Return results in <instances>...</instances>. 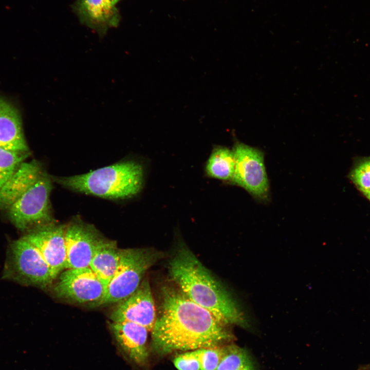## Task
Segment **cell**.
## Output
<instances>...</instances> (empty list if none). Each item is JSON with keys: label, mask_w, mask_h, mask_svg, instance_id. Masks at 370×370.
<instances>
[{"label": "cell", "mask_w": 370, "mask_h": 370, "mask_svg": "<svg viewBox=\"0 0 370 370\" xmlns=\"http://www.w3.org/2000/svg\"><path fill=\"white\" fill-rule=\"evenodd\" d=\"M152 329V347L160 355L219 346L233 338L226 325L180 290L165 287Z\"/></svg>", "instance_id": "6da1fadb"}, {"label": "cell", "mask_w": 370, "mask_h": 370, "mask_svg": "<svg viewBox=\"0 0 370 370\" xmlns=\"http://www.w3.org/2000/svg\"><path fill=\"white\" fill-rule=\"evenodd\" d=\"M65 231V225L53 222L32 229L24 236L39 249L54 279L66 269Z\"/></svg>", "instance_id": "30bf717a"}, {"label": "cell", "mask_w": 370, "mask_h": 370, "mask_svg": "<svg viewBox=\"0 0 370 370\" xmlns=\"http://www.w3.org/2000/svg\"><path fill=\"white\" fill-rule=\"evenodd\" d=\"M366 198L370 201V190L362 192Z\"/></svg>", "instance_id": "603a6c76"}, {"label": "cell", "mask_w": 370, "mask_h": 370, "mask_svg": "<svg viewBox=\"0 0 370 370\" xmlns=\"http://www.w3.org/2000/svg\"><path fill=\"white\" fill-rule=\"evenodd\" d=\"M0 148L16 152H29L16 108L0 98Z\"/></svg>", "instance_id": "9a60e30c"}, {"label": "cell", "mask_w": 370, "mask_h": 370, "mask_svg": "<svg viewBox=\"0 0 370 370\" xmlns=\"http://www.w3.org/2000/svg\"><path fill=\"white\" fill-rule=\"evenodd\" d=\"M59 275L53 287L58 298L97 305L105 294L106 286L89 267L66 269Z\"/></svg>", "instance_id": "52a82bcc"}, {"label": "cell", "mask_w": 370, "mask_h": 370, "mask_svg": "<svg viewBox=\"0 0 370 370\" xmlns=\"http://www.w3.org/2000/svg\"><path fill=\"white\" fill-rule=\"evenodd\" d=\"M169 272L182 292L223 324L247 326L229 292L188 247L178 248L169 262Z\"/></svg>", "instance_id": "7a4b0ae2"}, {"label": "cell", "mask_w": 370, "mask_h": 370, "mask_svg": "<svg viewBox=\"0 0 370 370\" xmlns=\"http://www.w3.org/2000/svg\"><path fill=\"white\" fill-rule=\"evenodd\" d=\"M121 249L116 242L103 237L98 244L89 267L106 286L119 264Z\"/></svg>", "instance_id": "2e32d148"}, {"label": "cell", "mask_w": 370, "mask_h": 370, "mask_svg": "<svg viewBox=\"0 0 370 370\" xmlns=\"http://www.w3.org/2000/svg\"><path fill=\"white\" fill-rule=\"evenodd\" d=\"M111 330L120 347L127 357L139 365L147 361V340L149 330L131 322H112Z\"/></svg>", "instance_id": "4fadbf2b"}, {"label": "cell", "mask_w": 370, "mask_h": 370, "mask_svg": "<svg viewBox=\"0 0 370 370\" xmlns=\"http://www.w3.org/2000/svg\"><path fill=\"white\" fill-rule=\"evenodd\" d=\"M4 275L20 284L42 288L51 285L55 280L39 249L24 236L11 244Z\"/></svg>", "instance_id": "5b68a950"}, {"label": "cell", "mask_w": 370, "mask_h": 370, "mask_svg": "<svg viewBox=\"0 0 370 370\" xmlns=\"http://www.w3.org/2000/svg\"><path fill=\"white\" fill-rule=\"evenodd\" d=\"M109 2H110L113 4L116 5L118 2H119L120 0H108Z\"/></svg>", "instance_id": "cb8c5ba5"}, {"label": "cell", "mask_w": 370, "mask_h": 370, "mask_svg": "<svg viewBox=\"0 0 370 370\" xmlns=\"http://www.w3.org/2000/svg\"><path fill=\"white\" fill-rule=\"evenodd\" d=\"M103 237L94 226L78 217L66 225V269L89 267L96 248Z\"/></svg>", "instance_id": "9c48e42d"}, {"label": "cell", "mask_w": 370, "mask_h": 370, "mask_svg": "<svg viewBox=\"0 0 370 370\" xmlns=\"http://www.w3.org/2000/svg\"><path fill=\"white\" fill-rule=\"evenodd\" d=\"M232 151L235 168L232 181L255 197H266L269 186L262 152L239 142Z\"/></svg>", "instance_id": "ba28073f"}, {"label": "cell", "mask_w": 370, "mask_h": 370, "mask_svg": "<svg viewBox=\"0 0 370 370\" xmlns=\"http://www.w3.org/2000/svg\"><path fill=\"white\" fill-rule=\"evenodd\" d=\"M216 370H259L250 351L235 344L224 346V354Z\"/></svg>", "instance_id": "ac0fdd59"}, {"label": "cell", "mask_w": 370, "mask_h": 370, "mask_svg": "<svg viewBox=\"0 0 370 370\" xmlns=\"http://www.w3.org/2000/svg\"><path fill=\"white\" fill-rule=\"evenodd\" d=\"M43 172L36 160L23 161L0 189V208L8 209Z\"/></svg>", "instance_id": "5bb4252c"}, {"label": "cell", "mask_w": 370, "mask_h": 370, "mask_svg": "<svg viewBox=\"0 0 370 370\" xmlns=\"http://www.w3.org/2000/svg\"><path fill=\"white\" fill-rule=\"evenodd\" d=\"M29 154L0 148V189Z\"/></svg>", "instance_id": "d6986e66"}, {"label": "cell", "mask_w": 370, "mask_h": 370, "mask_svg": "<svg viewBox=\"0 0 370 370\" xmlns=\"http://www.w3.org/2000/svg\"><path fill=\"white\" fill-rule=\"evenodd\" d=\"M51 176L43 172L37 180L8 209L13 224L22 231L54 222L50 202Z\"/></svg>", "instance_id": "8992f818"}, {"label": "cell", "mask_w": 370, "mask_h": 370, "mask_svg": "<svg viewBox=\"0 0 370 370\" xmlns=\"http://www.w3.org/2000/svg\"><path fill=\"white\" fill-rule=\"evenodd\" d=\"M72 9L80 22L94 30L100 37L119 25L120 15L108 0H76Z\"/></svg>", "instance_id": "7c38bea8"}, {"label": "cell", "mask_w": 370, "mask_h": 370, "mask_svg": "<svg viewBox=\"0 0 370 370\" xmlns=\"http://www.w3.org/2000/svg\"><path fill=\"white\" fill-rule=\"evenodd\" d=\"M349 178L362 192L370 190V156L361 158L356 162Z\"/></svg>", "instance_id": "ffe728a7"}, {"label": "cell", "mask_w": 370, "mask_h": 370, "mask_svg": "<svg viewBox=\"0 0 370 370\" xmlns=\"http://www.w3.org/2000/svg\"><path fill=\"white\" fill-rule=\"evenodd\" d=\"M201 370H216L224 354V346L198 349Z\"/></svg>", "instance_id": "44dd1931"}, {"label": "cell", "mask_w": 370, "mask_h": 370, "mask_svg": "<svg viewBox=\"0 0 370 370\" xmlns=\"http://www.w3.org/2000/svg\"><path fill=\"white\" fill-rule=\"evenodd\" d=\"M51 176L53 182L71 190L110 199L136 195L144 181L142 166L125 160L90 172L68 177Z\"/></svg>", "instance_id": "3957f363"}, {"label": "cell", "mask_w": 370, "mask_h": 370, "mask_svg": "<svg viewBox=\"0 0 370 370\" xmlns=\"http://www.w3.org/2000/svg\"><path fill=\"white\" fill-rule=\"evenodd\" d=\"M235 158L233 151L221 146L212 150L206 164L207 174L222 180H232L234 173Z\"/></svg>", "instance_id": "e0dca14e"}, {"label": "cell", "mask_w": 370, "mask_h": 370, "mask_svg": "<svg viewBox=\"0 0 370 370\" xmlns=\"http://www.w3.org/2000/svg\"><path fill=\"white\" fill-rule=\"evenodd\" d=\"M112 311V322H131L153 329L157 315L154 300L147 279L129 297L117 303Z\"/></svg>", "instance_id": "8fae6325"}, {"label": "cell", "mask_w": 370, "mask_h": 370, "mask_svg": "<svg viewBox=\"0 0 370 370\" xmlns=\"http://www.w3.org/2000/svg\"><path fill=\"white\" fill-rule=\"evenodd\" d=\"M163 255L152 248L121 249L118 268L97 306L118 303L131 295L140 285L147 270Z\"/></svg>", "instance_id": "277c9868"}, {"label": "cell", "mask_w": 370, "mask_h": 370, "mask_svg": "<svg viewBox=\"0 0 370 370\" xmlns=\"http://www.w3.org/2000/svg\"><path fill=\"white\" fill-rule=\"evenodd\" d=\"M173 363L178 370H201L198 349L177 355Z\"/></svg>", "instance_id": "7402d4cb"}]
</instances>
